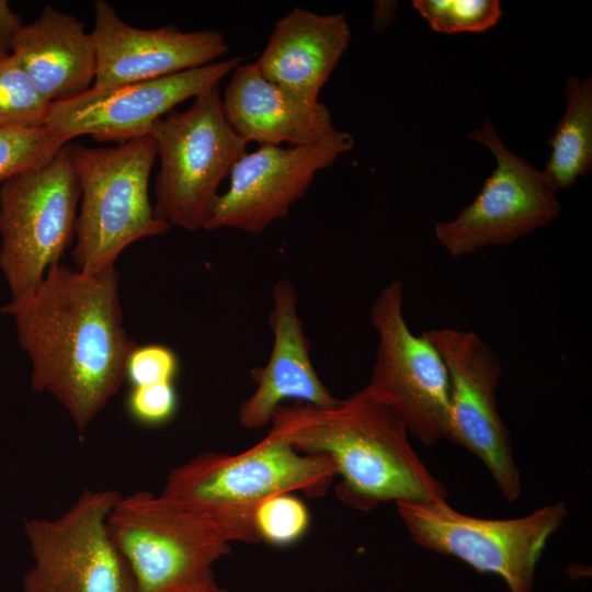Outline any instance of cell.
Wrapping results in <instances>:
<instances>
[{
    "mask_svg": "<svg viewBox=\"0 0 592 592\" xmlns=\"http://www.w3.org/2000/svg\"><path fill=\"white\" fill-rule=\"evenodd\" d=\"M118 282L115 266L87 272L58 263L32 295L2 308L31 361L32 387L53 396L79 431L118 391L136 346L124 327Z\"/></svg>",
    "mask_w": 592,
    "mask_h": 592,
    "instance_id": "1",
    "label": "cell"
},
{
    "mask_svg": "<svg viewBox=\"0 0 592 592\" xmlns=\"http://www.w3.org/2000/svg\"><path fill=\"white\" fill-rule=\"evenodd\" d=\"M270 424L295 449L328 457L341 477L339 499L355 509L447 501L446 487L412 448L402 418L366 387L329 408L282 405Z\"/></svg>",
    "mask_w": 592,
    "mask_h": 592,
    "instance_id": "2",
    "label": "cell"
},
{
    "mask_svg": "<svg viewBox=\"0 0 592 592\" xmlns=\"http://www.w3.org/2000/svg\"><path fill=\"white\" fill-rule=\"evenodd\" d=\"M252 515L207 512L140 490L121 494L109 514L107 531L137 592H164L212 574L231 543H259Z\"/></svg>",
    "mask_w": 592,
    "mask_h": 592,
    "instance_id": "3",
    "label": "cell"
},
{
    "mask_svg": "<svg viewBox=\"0 0 592 592\" xmlns=\"http://www.w3.org/2000/svg\"><path fill=\"white\" fill-rule=\"evenodd\" d=\"M80 186L71 257L76 269L95 272L114 266L122 251L143 238L166 232L150 203L148 187L156 143L144 136L115 147L66 145Z\"/></svg>",
    "mask_w": 592,
    "mask_h": 592,
    "instance_id": "4",
    "label": "cell"
},
{
    "mask_svg": "<svg viewBox=\"0 0 592 592\" xmlns=\"http://www.w3.org/2000/svg\"><path fill=\"white\" fill-rule=\"evenodd\" d=\"M149 136L160 162L155 215L169 227L203 229L219 184L248 145L226 119L219 84L194 98L185 111L158 119Z\"/></svg>",
    "mask_w": 592,
    "mask_h": 592,
    "instance_id": "5",
    "label": "cell"
},
{
    "mask_svg": "<svg viewBox=\"0 0 592 592\" xmlns=\"http://www.w3.org/2000/svg\"><path fill=\"white\" fill-rule=\"evenodd\" d=\"M335 477L328 457L301 453L269 431L239 454L202 453L173 468L161 494L213 513L253 512L280 493L322 497Z\"/></svg>",
    "mask_w": 592,
    "mask_h": 592,
    "instance_id": "6",
    "label": "cell"
},
{
    "mask_svg": "<svg viewBox=\"0 0 592 592\" xmlns=\"http://www.w3.org/2000/svg\"><path fill=\"white\" fill-rule=\"evenodd\" d=\"M80 186L66 146L0 187V269L11 301L34 293L75 237Z\"/></svg>",
    "mask_w": 592,
    "mask_h": 592,
    "instance_id": "7",
    "label": "cell"
},
{
    "mask_svg": "<svg viewBox=\"0 0 592 592\" xmlns=\"http://www.w3.org/2000/svg\"><path fill=\"white\" fill-rule=\"evenodd\" d=\"M395 504L415 544L499 576L510 592H531L536 565L568 513L562 501L504 520L463 514L447 501Z\"/></svg>",
    "mask_w": 592,
    "mask_h": 592,
    "instance_id": "8",
    "label": "cell"
},
{
    "mask_svg": "<svg viewBox=\"0 0 592 592\" xmlns=\"http://www.w3.org/2000/svg\"><path fill=\"white\" fill-rule=\"evenodd\" d=\"M119 497L116 490L87 489L61 515L26 523L33 566L24 592H137L107 531Z\"/></svg>",
    "mask_w": 592,
    "mask_h": 592,
    "instance_id": "9",
    "label": "cell"
},
{
    "mask_svg": "<svg viewBox=\"0 0 592 592\" xmlns=\"http://www.w3.org/2000/svg\"><path fill=\"white\" fill-rule=\"evenodd\" d=\"M378 335L367 390L391 407L426 446L448 437L449 378L435 348L412 333L403 315V287L391 281L369 309Z\"/></svg>",
    "mask_w": 592,
    "mask_h": 592,
    "instance_id": "10",
    "label": "cell"
},
{
    "mask_svg": "<svg viewBox=\"0 0 592 592\" xmlns=\"http://www.w3.org/2000/svg\"><path fill=\"white\" fill-rule=\"evenodd\" d=\"M421 334L442 357L449 378L447 441L476 455L509 502L522 491L512 443L497 405L501 362L476 332L452 328Z\"/></svg>",
    "mask_w": 592,
    "mask_h": 592,
    "instance_id": "11",
    "label": "cell"
},
{
    "mask_svg": "<svg viewBox=\"0 0 592 592\" xmlns=\"http://www.w3.org/2000/svg\"><path fill=\"white\" fill-rule=\"evenodd\" d=\"M468 137L490 149L497 168L471 204L435 225L437 241L454 258L511 243L551 223L561 209L542 171L509 150L488 119Z\"/></svg>",
    "mask_w": 592,
    "mask_h": 592,
    "instance_id": "12",
    "label": "cell"
},
{
    "mask_svg": "<svg viewBox=\"0 0 592 592\" xmlns=\"http://www.w3.org/2000/svg\"><path fill=\"white\" fill-rule=\"evenodd\" d=\"M353 144L350 134L335 128L310 145H263L243 152L230 170L228 190L215 197L203 229L262 234L285 218L315 175L331 167Z\"/></svg>",
    "mask_w": 592,
    "mask_h": 592,
    "instance_id": "13",
    "label": "cell"
},
{
    "mask_svg": "<svg viewBox=\"0 0 592 592\" xmlns=\"http://www.w3.org/2000/svg\"><path fill=\"white\" fill-rule=\"evenodd\" d=\"M241 62L243 58L237 56L157 79L90 87L72 99L52 103L46 125L68 141L89 135L98 141L123 144L149 136L152 125L174 106L219 84Z\"/></svg>",
    "mask_w": 592,
    "mask_h": 592,
    "instance_id": "14",
    "label": "cell"
},
{
    "mask_svg": "<svg viewBox=\"0 0 592 592\" xmlns=\"http://www.w3.org/2000/svg\"><path fill=\"white\" fill-rule=\"evenodd\" d=\"M96 89L157 79L198 68L228 52L216 30L183 32L174 26L138 29L104 0L93 3Z\"/></svg>",
    "mask_w": 592,
    "mask_h": 592,
    "instance_id": "15",
    "label": "cell"
},
{
    "mask_svg": "<svg viewBox=\"0 0 592 592\" xmlns=\"http://www.w3.org/2000/svg\"><path fill=\"white\" fill-rule=\"evenodd\" d=\"M273 306L269 323L273 346L264 366L251 369L254 391L241 402L238 421L243 429L257 430L270 424L284 401L329 408L338 402L318 376L309 354V342L298 315L296 287L286 280L272 291Z\"/></svg>",
    "mask_w": 592,
    "mask_h": 592,
    "instance_id": "16",
    "label": "cell"
},
{
    "mask_svg": "<svg viewBox=\"0 0 592 592\" xmlns=\"http://www.w3.org/2000/svg\"><path fill=\"white\" fill-rule=\"evenodd\" d=\"M232 129L247 143L305 146L334 126L329 109L266 79L257 62H241L232 72L221 98Z\"/></svg>",
    "mask_w": 592,
    "mask_h": 592,
    "instance_id": "17",
    "label": "cell"
},
{
    "mask_svg": "<svg viewBox=\"0 0 592 592\" xmlns=\"http://www.w3.org/2000/svg\"><path fill=\"white\" fill-rule=\"evenodd\" d=\"M350 42L351 30L344 14H318L294 8L276 21L255 62L266 79L318 101Z\"/></svg>",
    "mask_w": 592,
    "mask_h": 592,
    "instance_id": "18",
    "label": "cell"
},
{
    "mask_svg": "<svg viewBox=\"0 0 592 592\" xmlns=\"http://www.w3.org/2000/svg\"><path fill=\"white\" fill-rule=\"evenodd\" d=\"M11 54L50 103L72 99L93 84L91 33L77 18L54 7H45L36 20L21 27Z\"/></svg>",
    "mask_w": 592,
    "mask_h": 592,
    "instance_id": "19",
    "label": "cell"
},
{
    "mask_svg": "<svg viewBox=\"0 0 592 592\" xmlns=\"http://www.w3.org/2000/svg\"><path fill=\"white\" fill-rule=\"evenodd\" d=\"M566 112L549 140L550 158L542 171L554 191L569 187L592 166V81L571 76L567 80Z\"/></svg>",
    "mask_w": 592,
    "mask_h": 592,
    "instance_id": "20",
    "label": "cell"
},
{
    "mask_svg": "<svg viewBox=\"0 0 592 592\" xmlns=\"http://www.w3.org/2000/svg\"><path fill=\"white\" fill-rule=\"evenodd\" d=\"M50 106L16 57L0 55V129L44 126Z\"/></svg>",
    "mask_w": 592,
    "mask_h": 592,
    "instance_id": "21",
    "label": "cell"
},
{
    "mask_svg": "<svg viewBox=\"0 0 592 592\" xmlns=\"http://www.w3.org/2000/svg\"><path fill=\"white\" fill-rule=\"evenodd\" d=\"M68 140L48 125L0 129V184L50 161Z\"/></svg>",
    "mask_w": 592,
    "mask_h": 592,
    "instance_id": "22",
    "label": "cell"
},
{
    "mask_svg": "<svg viewBox=\"0 0 592 592\" xmlns=\"http://www.w3.org/2000/svg\"><path fill=\"white\" fill-rule=\"evenodd\" d=\"M413 8L440 33L482 32L501 16L498 0H414Z\"/></svg>",
    "mask_w": 592,
    "mask_h": 592,
    "instance_id": "23",
    "label": "cell"
},
{
    "mask_svg": "<svg viewBox=\"0 0 592 592\" xmlns=\"http://www.w3.org/2000/svg\"><path fill=\"white\" fill-rule=\"evenodd\" d=\"M252 520L260 542L287 546L304 536L310 516L301 500L292 493H280L259 502Z\"/></svg>",
    "mask_w": 592,
    "mask_h": 592,
    "instance_id": "24",
    "label": "cell"
},
{
    "mask_svg": "<svg viewBox=\"0 0 592 592\" xmlns=\"http://www.w3.org/2000/svg\"><path fill=\"white\" fill-rule=\"evenodd\" d=\"M177 371V355L164 345H136L126 362V378L133 387L173 383Z\"/></svg>",
    "mask_w": 592,
    "mask_h": 592,
    "instance_id": "25",
    "label": "cell"
},
{
    "mask_svg": "<svg viewBox=\"0 0 592 592\" xmlns=\"http://www.w3.org/2000/svg\"><path fill=\"white\" fill-rule=\"evenodd\" d=\"M128 409L136 420L146 424L168 421L177 409L173 383L133 387L128 397Z\"/></svg>",
    "mask_w": 592,
    "mask_h": 592,
    "instance_id": "26",
    "label": "cell"
},
{
    "mask_svg": "<svg viewBox=\"0 0 592 592\" xmlns=\"http://www.w3.org/2000/svg\"><path fill=\"white\" fill-rule=\"evenodd\" d=\"M24 24L7 0H0V55L11 54L13 41Z\"/></svg>",
    "mask_w": 592,
    "mask_h": 592,
    "instance_id": "27",
    "label": "cell"
},
{
    "mask_svg": "<svg viewBox=\"0 0 592 592\" xmlns=\"http://www.w3.org/2000/svg\"><path fill=\"white\" fill-rule=\"evenodd\" d=\"M164 592H229L225 588L220 587L215 578L214 573L185 582Z\"/></svg>",
    "mask_w": 592,
    "mask_h": 592,
    "instance_id": "28",
    "label": "cell"
}]
</instances>
